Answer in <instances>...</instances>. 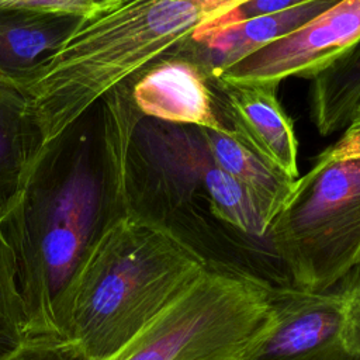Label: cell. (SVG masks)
Listing matches in <instances>:
<instances>
[{"label": "cell", "mask_w": 360, "mask_h": 360, "mask_svg": "<svg viewBox=\"0 0 360 360\" xmlns=\"http://www.w3.org/2000/svg\"><path fill=\"white\" fill-rule=\"evenodd\" d=\"M125 82L142 117L231 134L210 73L179 45Z\"/></svg>", "instance_id": "cell-9"}, {"label": "cell", "mask_w": 360, "mask_h": 360, "mask_svg": "<svg viewBox=\"0 0 360 360\" xmlns=\"http://www.w3.org/2000/svg\"><path fill=\"white\" fill-rule=\"evenodd\" d=\"M125 198L128 217L165 228L211 266H219V246L226 266L243 270L233 257L266 242L252 200L215 165L198 127L141 117L127 152Z\"/></svg>", "instance_id": "cell-2"}, {"label": "cell", "mask_w": 360, "mask_h": 360, "mask_svg": "<svg viewBox=\"0 0 360 360\" xmlns=\"http://www.w3.org/2000/svg\"><path fill=\"white\" fill-rule=\"evenodd\" d=\"M271 283L210 266L111 360H242L273 325Z\"/></svg>", "instance_id": "cell-5"}, {"label": "cell", "mask_w": 360, "mask_h": 360, "mask_svg": "<svg viewBox=\"0 0 360 360\" xmlns=\"http://www.w3.org/2000/svg\"><path fill=\"white\" fill-rule=\"evenodd\" d=\"M211 18L210 0H107L93 7L24 94L42 146Z\"/></svg>", "instance_id": "cell-3"}, {"label": "cell", "mask_w": 360, "mask_h": 360, "mask_svg": "<svg viewBox=\"0 0 360 360\" xmlns=\"http://www.w3.org/2000/svg\"><path fill=\"white\" fill-rule=\"evenodd\" d=\"M266 242L288 284L321 290L360 262V159L315 162L273 219Z\"/></svg>", "instance_id": "cell-6"}, {"label": "cell", "mask_w": 360, "mask_h": 360, "mask_svg": "<svg viewBox=\"0 0 360 360\" xmlns=\"http://www.w3.org/2000/svg\"><path fill=\"white\" fill-rule=\"evenodd\" d=\"M3 89H8V87H4V86H0V91L3 90Z\"/></svg>", "instance_id": "cell-22"}, {"label": "cell", "mask_w": 360, "mask_h": 360, "mask_svg": "<svg viewBox=\"0 0 360 360\" xmlns=\"http://www.w3.org/2000/svg\"><path fill=\"white\" fill-rule=\"evenodd\" d=\"M273 325L242 360H360V262L330 285L271 284Z\"/></svg>", "instance_id": "cell-7"}, {"label": "cell", "mask_w": 360, "mask_h": 360, "mask_svg": "<svg viewBox=\"0 0 360 360\" xmlns=\"http://www.w3.org/2000/svg\"><path fill=\"white\" fill-rule=\"evenodd\" d=\"M210 266L165 228L125 217L79 277L66 340L87 360H111Z\"/></svg>", "instance_id": "cell-4"}, {"label": "cell", "mask_w": 360, "mask_h": 360, "mask_svg": "<svg viewBox=\"0 0 360 360\" xmlns=\"http://www.w3.org/2000/svg\"><path fill=\"white\" fill-rule=\"evenodd\" d=\"M345 159H360V104L357 105L350 122L346 125L342 136L322 150L315 162H333Z\"/></svg>", "instance_id": "cell-19"}, {"label": "cell", "mask_w": 360, "mask_h": 360, "mask_svg": "<svg viewBox=\"0 0 360 360\" xmlns=\"http://www.w3.org/2000/svg\"><path fill=\"white\" fill-rule=\"evenodd\" d=\"M340 0H308L278 13L219 28H197L179 46L210 75L231 66L259 48L298 30Z\"/></svg>", "instance_id": "cell-12"}, {"label": "cell", "mask_w": 360, "mask_h": 360, "mask_svg": "<svg viewBox=\"0 0 360 360\" xmlns=\"http://www.w3.org/2000/svg\"><path fill=\"white\" fill-rule=\"evenodd\" d=\"M7 360H87L76 345L63 339L30 338Z\"/></svg>", "instance_id": "cell-17"}, {"label": "cell", "mask_w": 360, "mask_h": 360, "mask_svg": "<svg viewBox=\"0 0 360 360\" xmlns=\"http://www.w3.org/2000/svg\"><path fill=\"white\" fill-rule=\"evenodd\" d=\"M215 165L249 195L267 231L287 202L297 179L267 165L235 135L201 128Z\"/></svg>", "instance_id": "cell-13"}, {"label": "cell", "mask_w": 360, "mask_h": 360, "mask_svg": "<svg viewBox=\"0 0 360 360\" xmlns=\"http://www.w3.org/2000/svg\"><path fill=\"white\" fill-rule=\"evenodd\" d=\"M308 0H246L225 14L219 15L218 18L201 25L200 28H219L225 25L238 24L250 18L278 13L283 10L292 8L295 6H300Z\"/></svg>", "instance_id": "cell-18"}, {"label": "cell", "mask_w": 360, "mask_h": 360, "mask_svg": "<svg viewBox=\"0 0 360 360\" xmlns=\"http://www.w3.org/2000/svg\"><path fill=\"white\" fill-rule=\"evenodd\" d=\"M243 1H246V0H210V3L212 6V18H211V21L218 18L219 15L225 14L226 11H229L231 8H233L235 6H238Z\"/></svg>", "instance_id": "cell-20"}, {"label": "cell", "mask_w": 360, "mask_h": 360, "mask_svg": "<svg viewBox=\"0 0 360 360\" xmlns=\"http://www.w3.org/2000/svg\"><path fill=\"white\" fill-rule=\"evenodd\" d=\"M142 115L127 82L91 104L38 152L0 219L30 338L66 340L76 284L125 217V165Z\"/></svg>", "instance_id": "cell-1"}, {"label": "cell", "mask_w": 360, "mask_h": 360, "mask_svg": "<svg viewBox=\"0 0 360 360\" xmlns=\"http://www.w3.org/2000/svg\"><path fill=\"white\" fill-rule=\"evenodd\" d=\"M30 339L8 249L0 235V360H7Z\"/></svg>", "instance_id": "cell-16"}, {"label": "cell", "mask_w": 360, "mask_h": 360, "mask_svg": "<svg viewBox=\"0 0 360 360\" xmlns=\"http://www.w3.org/2000/svg\"><path fill=\"white\" fill-rule=\"evenodd\" d=\"M360 39V0H340L298 30L215 73L232 83L314 79Z\"/></svg>", "instance_id": "cell-8"}, {"label": "cell", "mask_w": 360, "mask_h": 360, "mask_svg": "<svg viewBox=\"0 0 360 360\" xmlns=\"http://www.w3.org/2000/svg\"><path fill=\"white\" fill-rule=\"evenodd\" d=\"M83 17L63 10L0 4V86L25 94Z\"/></svg>", "instance_id": "cell-11"}, {"label": "cell", "mask_w": 360, "mask_h": 360, "mask_svg": "<svg viewBox=\"0 0 360 360\" xmlns=\"http://www.w3.org/2000/svg\"><path fill=\"white\" fill-rule=\"evenodd\" d=\"M210 76L231 134L267 165L297 179L298 141L294 124L278 101V86L232 83Z\"/></svg>", "instance_id": "cell-10"}, {"label": "cell", "mask_w": 360, "mask_h": 360, "mask_svg": "<svg viewBox=\"0 0 360 360\" xmlns=\"http://www.w3.org/2000/svg\"><path fill=\"white\" fill-rule=\"evenodd\" d=\"M41 148V131L27 97L14 89H3L0 91V219L14 204Z\"/></svg>", "instance_id": "cell-14"}, {"label": "cell", "mask_w": 360, "mask_h": 360, "mask_svg": "<svg viewBox=\"0 0 360 360\" xmlns=\"http://www.w3.org/2000/svg\"><path fill=\"white\" fill-rule=\"evenodd\" d=\"M107 0H90V4H91V7H96V6H98V4H103V3H105Z\"/></svg>", "instance_id": "cell-21"}, {"label": "cell", "mask_w": 360, "mask_h": 360, "mask_svg": "<svg viewBox=\"0 0 360 360\" xmlns=\"http://www.w3.org/2000/svg\"><path fill=\"white\" fill-rule=\"evenodd\" d=\"M360 104V39L312 79L311 120L316 131L345 129Z\"/></svg>", "instance_id": "cell-15"}]
</instances>
